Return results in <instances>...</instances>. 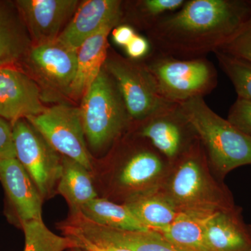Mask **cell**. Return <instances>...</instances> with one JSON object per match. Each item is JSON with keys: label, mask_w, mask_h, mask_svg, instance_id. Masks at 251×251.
Segmentation results:
<instances>
[{"label": "cell", "mask_w": 251, "mask_h": 251, "mask_svg": "<svg viewBox=\"0 0 251 251\" xmlns=\"http://www.w3.org/2000/svg\"><path fill=\"white\" fill-rule=\"evenodd\" d=\"M251 23L244 0H188L148 30L152 51L180 59L206 57Z\"/></svg>", "instance_id": "1"}, {"label": "cell", "mask_w": 251, "mask_h": 251, "mask_svg": "<svg viewBox=\"0 0 251 251\" xmlns=\"http://www.w3.org/2000/svg\"><path fill=\"white\" fill-rule=\"evenodd\" d=\"M199 140L172 163L160 191L181 214L206 219L235 206L228 188L212 176Z\"/></svg>", "instance_id": "2"}, {"label": "cell", "mask_w": 251, "mask_h": 251, "mask_svg": "<svg viewBox=\"0 0 251 251\" xmlns=\"http://www.w3.org/2000/svg\"><path fill=\"white\" fill-rule=\"evenodd\" d=\"M179 106L201 142L209 166L220 177L251 165V136L220 117L203 97L190 99Z\"/></svg>", "instance_id": "3"}, {"label": "cell", "mask_w": 251, "mask_h": 251, "mask_svg": "<svg viewBox=\"0 0 251 251\" xmlns=\"http://www.w3.org/2000/svg\"><path fill=\"white\" fill-rule=\"evenodd\" d=\"M80 110L86 140L96 151L113 145L131 125L116 82L105 67L82 97Z\"/></svg>", "instance_id": "4"}, {"label": "cell", "mask_w": 251, "mask_h": 251, "mask_svg": "<svg viewBox=\"0 0 251 251\" xmlns=\"http://www.w3.org/2000/svg\"><path fill=\"white\" fill-rule=\"evenodd\" d=\"M163 98L181 103L210 94L218 85V73L206 57L180 59L151 51L144 59Z\"/></svg>", "instance_id": "5"}, {"label": "cell", "mask_w": 251, "mask_h": 251, "mask_svg": "<svg viewBox=\"0 0 251 251\" xmlns=\"http://www.w3.org/2000/svg\"><path fill=\"white\" fill-rule=\"evenodd\" d=\"M104 67L116 82L132 123L140 124L173 103L163 98L144 61L108 55Z\"/></svg>", "instance_id": "6"}, {"label": "cell", "mask_w": 251, "mask_h": 251, "mask_svg": "<svg viewBox=\"0 0 251 251\" xmlns=\"http://www.w3.org/2000/svg\"><path fill=\"white\" fill-rule=\"evenodd\" d=\"M171 165L148 140L140 137L139 144L127 151L115 168L112 187L123 198V202L157 191L164 182Z\"/></svg>", "instance_id": "7"}, {"label": "cell", "mask_w": 251, "mask_h": 251, "mask_svg": "<svg viewBox=\"0 0 251 251\" xmlns=\"http://www.w3.org/2000/svg\"><path fill=\"white\" fill-rule=\"evenodd\" d=\"M16 158L44 200L53 196L62 168V156L25 119L11 125Z\"/></svg>", "instance_id": "8"}, {"label": "cell", "mask_w": 251, "mask_h": 251, "mask_svg": "<svg viewBox=\"0 0 251 251\" xmlns=\"http://www.w3.org/2000/svg\"><path fill=\"white\" fill-rule=\"evenodd\" d=\"M25 120L57 153L92 172V158L87 149L80 108L59 103Z\"/></svg>", "instance_id": "9"}, {"label": "cell", "mask_w": 251, "mask_h": 251, "mask_svg": "<svg viewBox=\"0 0 251 251\" xmlns=\"http://www.w3.org/2000/svg\"><path fill=\"white\" fill-rule=\"evenodd\" d=\"M25 58L44 100L68 97L76 72L77 50L56 39L32 44Z\"/></svg>", "instance_id": "10"}, {"label": "cell", "mask_w": 251, "mask_h": 251, "mask_svg": "<svg viewBox=\"0 0 251 251\" xmlns=\"http://www.w3.org/2000/svg\"><path fill=\"white\" fill-rule=\"evenodd\" d=\"M136 135L148 140L171 163L198 140L178 103L138 124Z\"/></svg>", "instance_id": "11"}, {"label": "cell", "mask_w": 251, "mask_h": 251, "mask_svg": "<svg viewBox=\"0 0 251 251\" xmlns=\"http://www.w3.org/2000/svg\"><path fill=\"white\" fill-rule=\"evenodd\" d=\"M64 232L75 239L130 251H180L155 231L110 228L94 224L80 214L70 216L64 224Z\"/></svg>", "instance_id": "12"}, {"label": "cell", "mask_w": 251, "mask_h": 251, "mask_svg": "<svg viewBox=\"0 0 251 251\" xmlns=\"http://www.w3.org/2000/svg\"><path fill=\"white\" fill-rule=\"evenodd\" d=\"M33 77L14 66L0 67V117L11 122L36 116L46 110Z\"/></svg>", "instance_id": "13"}, {"label": "cell", "mask_w": 251, "mask_h": 251, "mask_svg": "<svg viewBox=\"0 0 251 251\" xmlns=\"http://www.w3.org/2000/svg\"><path fill=\"white\" fill-rule=\"evenodd\" d=\"M0 181L9 204L10 218L18 226L43 220L44 199L17 158L0 161Z\"/></svg>", "instance_id": "14"}, {"label": "cell", "mask_w": 251, "mask_h": 251, "mask_svg": "<svg viewBox=\"0 0 251 251\" xmlns=\"http://www.w3.org/2000/svg\"><path fill=\"white\" fill-rule=\"evenodd\" d=\"M18 11L32 44L58 39L80 4L77 0H18Z\"/></svg>", "instance_id": "15"}, {"label": "cell", "mask_w": 251, "mask_h": 251, "mask_svg": "<svg viewBox=\"0 0 251 251\" xmlns=\"http://www.w3.org/2000/svg\"><path fill=\"white\" fill-rule=\"evenodd\" d=\"M120 0H87L80 3L58 40L77 50L87 39L109 23L122 19Z\"/></svg>", "instance_id": "16"}, {"label": "cell", "mask_w": 251, "mask_h": 251, "mask_svg": "<svg viewBox=\"0 0 251 251\" xmlns=\"http://www.w3.org/2000/svg\"><path fill=\"white\" fill-rule=\"evenodd\" d=\"M120 23L119 20L109 23L77 50L76 72L68 97H83L98 77L108 57L109 34Z\"/></svg>", "instance_id": "17"}, {"label": "cell", "mask_w": 251, "mask_h": 251, "mask_svg": "<svg viewBox=\"0 0 251 251\" xmlns=\"http://www.w3.org/2000/svg\"><path fill=\"white\" fill-rule=\"evenodd\" d=\"M204 225L211 251H251V227L244 223L237 206L206 218Z\"/></svg>", "instance_id": "18"}, {"label": "cell", "mask_w": 251, "mask_h": 251, "mask_svg": "<svg viewBox=\"0 0 251 251\" xmlns=\"http://www.w3.org/2000/svg\"><path fill=\"white\" fill-rule=\"evenodd\" d=\"M32 46L29 31L16 3L0 1V66H14Z\"/></svg>", "instance_id": "19"}, {"label": "cell", "mask_w": 251, "mask_h": 251, "mask_svg": "<svg viewBox=\"0 0 251 251\" xmlns=\"http://www.w3.org/2000/svg\"><path fill=\"white\" fill-rule=\"evenodd\" d=\"M92 172L72 158L62 156V168L57 191L65 198L72 214L99 198Z\"/></svg>", "instance_id": "20"}, {"label": "cell", "mask_w": 251, "mask_h": 251, "mask_svg": "<svg viewBox=\"0 0 251 251\" xmlns=\"http://www.w3.org/2000/svg\"><path fill=\"white\" fill-rule=\"evenodd\" d=\"M150 230L166 227L182 215L159 189L123 202Z\"/></svg>", "instance_id": "21"}, {"label": "cell", "mask_w": 251, "mask_h": 251, "mask_svg": "<svg viewBox=\"0 0 251 251\" xmlns=\"http://www.w3.org/2000/svg\"><path fill=\"white\" fill-rule=\"evenodd\" d=\"M77 213L94 224L110 228L150 230L124 203L118 204L105 198H96L82 206Z\"/></svg>", "instance_id": "22"}, {"label": "cell", "mask_w": 251, "mask_h": 251, "mask_svg": "<svg viewBox=\"0 0 251 251\" xmlns=\"http://www.w3.org/2000/svg\"><path fill=\"white\" fill-rule=\"evenodd\" d=\"M204 219L182 214L169 226L153 231L180 251H211L204 233Z\"/></svg>", "instance_id": "23"}, {"label": "cell", "mask_w": 251, "mask_h": 251, "mask_svg": "<svg viewBox=\"0 0 251 251\" xmlns=\"http://www.w3.org/2000/svg\"><path fill=\"white\" fill-rule=\"evenodd\" d=\"M21 228L25 235L23 251H65L79 247L73 238L54 233L43 220L25 223Z\"/></svg>", "instance_id": "24"}, {"label": "cell", "mask_w": 251, "mask_h": 251, "mask_svg": "<svg viewBox=\"0 0 251 251\" xmlns=\"http://www.w3.org/2000/svg\"><path fill=\"white\" fill-rule=\"evenodd\" d=\"M214 54L220 67L232 82L238 98L251 100V62L221 50Z\"/></svg>", "instance_id": "25"}, {"label": "cell", "mask_w": 251, "mask_h": 251, "mask_svg": "<svg viewBox=\"0 0 251 251\" xmlns=\"http://www.w3.org/2000/svg\"><path fill=\"white\" fill-rule=\"evenodd\" d=\"M186 0H143L136 4V10L148 31L166 15L182 7Z\"/></svg>", "instance_id": "26"}, {"label": "cell", "mask_w": 251, "mask_h": 251, "mask_svg": "<svg viewBox=\"0 0 251 251\" xmlns=\"http://www.w3.org/2000/svg\"><path fill=\"white\" fill-rule=\"evenodd\" d=\"M227 120L244 134L251 136V100L237 98L229 108Z\"/></svg>", "instance_id": "27"}, {"label": "cell", "mask_w": 251, "mask_h": 251, "mask_svg": "<svg viewBox=\"0 0 251 251\" xmlns=\"http://www.w3.org/2000/svg\"><path fill=\"white\" fill-rule=\"evenodd\" d=\"M221 50L251 62V23Z\"/></svg>", "instance_id": "28"}, {"label": "cell", "mask_w": 251, "mask_h": 251, "mask_svg": "<svg viewBox=\"0 0 251 251\" xmlns=\"http://www.w3.org/2000/svg\"><path fill=\"white\" fill-rule=\"evenodd\" d=\"M16 158L12 126L0 117V161Z\"/></svg>", "instance_id": "29"}, {"label": "cell", "mask_w": 251, "mask_h": 251, "mask_svg": "<svg viewBox=\"0 0 251 251\" xmlns=\"http://www.w3.org/2000/svg\"><path fill=\"white\" fill-rule=\"evenodd\" d=\"M130 59L140 61L146 58L151 52V46L148 38L136 34L125 47Z\"/></svg>", "instance_id": "30"}, {"label": "cell", "mask_w": 251, "mask_h": 251, "mask_svg": "<svg viewBox=\"0 0 251 251\" xmlns=\"http://www.w3.org/2000/svg\"><path fill=\"white\" fill-rule=\"evenodd\" d=\"M135 29L129 25H118L112 31V39L118 46L126 47L136 35Z\"/></svg>", "instance_id": "31"}, {"label": "cell", "mask_w": 251, "mask_h": 251, "mask_svg": "<svg viewBox=\"0 0 251 251\" xmlns=\"http://www.w3.org/2000/svg\"><path fill=\"white\" fill-rule=\"evenodd\" d=\"M75 241L78 244L79 247L88 251H130L124 248L114 247V246L95 244L85 240Z\"/></svg>", "instance_id": "32"}, {"label": "cell", "mask_w": 251, "mask_h": 251, "mask_svg": "<svg viewBox=\"0 0 251 251\" xmlns=\"http://www.w3.org/2000/svg\"><path fill=\"white\" fill-rule=\"evenodd\" d=\"M68 251H88L85 250V249H82V248H80V247H77V248H75V249H70V250H69Z\"/></svg>", "instance_id": "33"}, {"label": "cell", "mask_w": 251, "mask_h": 251, "mask_svg": "<svg viewBox=\"0 0 251 251\" xmlns=\"http://www.w3.org/2000/svg\"><path fill=\"white\" fill-rule=\"evenodd\" d=\"M249 1V3H250L251 5V1Z\"/></svg>", "instance_id": "34"}, {"label": "cell", "mask_w": 251, "mask_h": 251, "mask_svg": "<svg viewBox=\"0 0 251 251\" xmlns=\"http://www.w3.org/2000/svg\"><path fill=\"white\" fill-rule=\"evenodd\" d=\"M0 67H1V66H0Z\"/></svg>", "instance_id": "35"}]
</instances>
